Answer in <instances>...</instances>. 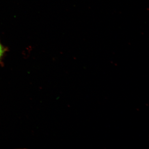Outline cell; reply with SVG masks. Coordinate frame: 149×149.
I'll use <instances>...</instances> for the list:
<instances>
[{
    "instance_id": "obj_1",
    "label": "cell",
    "mask_w": 149,
    "mask_h": 149,
    "mask_svg": "<svg viewBox=\"0 0 149 149\" xmlns=\"http://www.w3.org/2000/svg\"><path fill=\"white\" fill-rule=\"evenodd\" d=\"M5 49L2 46V45L0 43V59L3 56V55L5 52Z\"/></svg>"
}]
</instances>
